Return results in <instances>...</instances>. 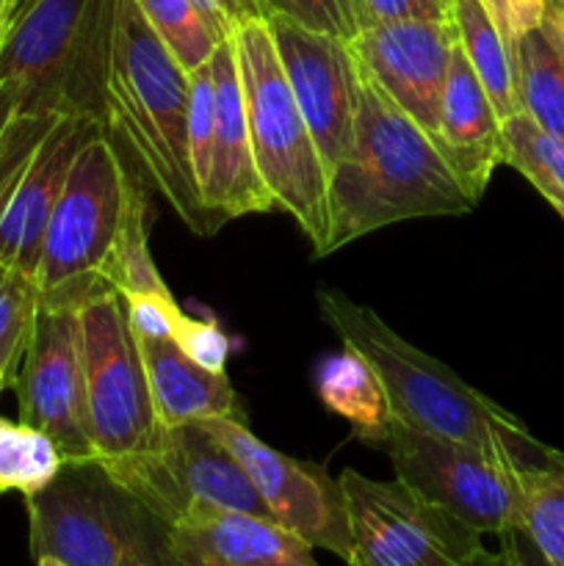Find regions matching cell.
<instances>
[{
  "mask_svg": "<svg viewBox=\"0 0 564 566\" xmlns=\"http://www.w3.org/2000/svg\"><path fill=\"white\" fill-rule=\"evenodd\" d=\"M180 566H321L313 547L271 517L205 509L171 525Z\"/></svg>",
  "mask_w": 564,
  "mask_h": 566,
  "instance_id": "obj_18",
  "label": "cell"
},
{
  "mask_svg": "<svg viewBox=\"0 0 564 566\" xmlns=\"http://www.w3.org/2000/svg\"><path fill=\"white\" fill-rule=\"evenodd\" d=\"M540 31L545 33V39L553 44V50L564 59V0H545Z\"/></svg>",
  "mask_w": 564,
  "mask_h": 566,
  "instance_id": "obj_38",
  "label": "cell"
},
{
  "mask_svg": "<svg viewBox=\"0 0 564 566\" xmlns=\"http://www.w3.org/2000/svg\"><path fill=\"white\" fill-rule=\"evenodd\" d=\"M343 14H346L348 25H352V36L363 28V0H341Z\"/></svg>",
  "mask_w": 564,
  "mask_h": 566,
  "instance_id": "obj_40",
  "label": "cell"
},
{
  "mask_svg": "<svg viewBox=\"0 0 564 566\" xmlns=\"http://www.w3.org/2000/svg\"><path fill=\"white\" fill-rule=\"evenodd\" d=\"M188 75L136 0L116 3L114 48L105 83V127L136 155L155 191L197 235L219 232L188 164Z\"/></svg>",
  "mask_w": 564,
  "mask_h": 566,
  "instance_id": "obj_3",
  "label": "cell"
},
{
  "mask_svg": "<svg viewBox=\"0 0 564 566\" xmlns=\"http://www.w3.org/2000/svg\"><path fill=\"white\" fill-rule=\"evenodd\" d=\"M177 346L188 354L202 368L224 374L227 357H230V337L221 332V326L210 318H194L186 315L180 332L175 337Z\"/></svg>",
  "mask_w": 564,
  "mask_h": 566,
  "instance_id": "obj_32",
  "label": "cell"
},
{
  "mask_svg": "<svg viewBox=\"0 0 564 566\" xmlns=\"http://www.w3.org/2000/svg\"><path fill=\"white\" fill-rule=\"evenodd\" d=\"M318 310L343 346L376 370L396 423L514 464H534L551 451L514 415L404 340L370 307L341 291H318Z\"/></svg>",
  "mask_w": 564,
  "mask_h": 566,
  "instance_id": "obj_2",
  "label": "cell"
},
{
  "mask_svg": "<svg viewBox=\"0 0 564 566\" xmlns=\"http://www.w3.org/2000/svg\"><path fill=\"white\" fill-rule=\"evenodd\" d=\"M114 287L122 296H138V293H153V296H171L169 285L160 276L155 265L153 252L147 241V210H138L122 238L119 254H116Z\"/></svg>",
  "mask_w": 564,
  "mask_h": 566,
  "instance_id": "obj_29",
  "label": "cell"
},
{
  "mask_svg": "<svg viewBox=\"0 0 564 566\" xmlns=\"http://www.w3.org/2000/svg\"><path fill=\"white\" fill-rule=\"evenodd\" d=\"M216 88V133L210 147L208 177L202 182V202L210 219L221 227L232 219L274 210L269 188L258 171L252 136H249L247 103L238 77L232 36L219 42L210 55Z\"/></svg>",
  "mask_w": 564,
  "mask_h": 566,
  "instance_id": "obj_16",
  "label": "cell"
},
{
  "mask_svg": "<svg viewBox=\"0 0 564 566\" xmlns=\"http://www.w3.org/2000/svg\"><path fill=\"white\" fill-rule=\"evenodd\" d=\"M66 457L50 434L22 420L0 418V495L42 492L64 470Z\"/></svg>",
  "mask_w": 564,
  "mask_h": 566,
  "instance_id": "obj_26",
  "label": "cell"
},
{
  "mask_svg": "<svg viewBox=\"0 0 564 566\" xmlns=\"http://www.w3.org/2000/svg\"><path fill=\"white\" fill-rule=\"evenodd\" d=\"M498 539H501V556L506 566H551L523 528L503 531Z\"/></svg>",
  "mask_w": 564,
  "mask_h": 566,
  "instance_id": "obj_37",
  "label": "cell"
},
{
  "mask_svg": "<svg viewBox=\"0 0 564 566\" xmlns=\"http://www.w3.org/2000/svg\"><path fill=\"white\" fill-rule=\"evenodd\" d=\"M81 332L94 462L111 464L149 453L160 446L166 429L155 415L142 346L122 293L108 291L83 304Z\"/></svg>",
  "mask_w": 564,
  "mask_h": 566,
  "instance_id": "obj_8",
  "label": "cell"
},
{
  "mask_svg": "<svg viewBox=\"0 0 564 566\" xmlns=\"http://www.w3.org/2000/svg\"><path fill=\"white\" fill-rule=\"evenodd\" d=\"M453 0H363V28L370 22L404 20H451Z\"/></svg>",
  "mask_w": 564,
  "mask_h": 566,
  "instance_id": "obj_34",
  "label": "cell"
},
{
  "mask_svg": "<svg viewBox=\"0 0 564 566\" xmlns=\"http://www.w3.org/2000/svg\"><path fill=\"white\" fill-rule=\"evenodd\" d=\"M136 3L160 42L180 61L182 70L194 72L202 66L219 42H224V36L210 25L194 0H136Z\"/></svg>",
  "mask_w": 564,
  "mask_h": 566,
  "instance_id": "obj_27",
  "label": "cell"
},
{
  "mask_svg": "<svg viewBox=\"0 0 564 566\" xmlns=\"http://www.w3.org/2000/svg\"><path fill=\"white\" fill-rule=\"evenodd\" d=\"M348 42L365 75L435 136L451 50L457 44L453 20L370 22Z\"/></svg>",
  "mask_w": 564,
  "mask_h": 566,
  "instance_id": "obj_15",
  "label": "cell"
},
{
  "mask_svg": "<svg viewBox=\"0 0 564 566\" xmlns=\"http://www.w3.org/2000/svg\"><path fill=\"white\" fill-rule=\"evenodd\" d=\"M435 138L470 197L481 202L492 171L503 166V125L490 94L470 70L459 39L451 50Z\"/></svg>",
  "mask_w": 564,
  "mask_h": 566,
  "instance_id": "obj_19",
  "label": "cell"
},
{
  "mask_svg": "<svg viewBox=\"0 0 564 566\" xmlns=\"http://www.w3.org/2000/svg\"><path fill=\"white\" fill-rule=\"evenodd\" d=\"M39 310V285L31 274L0 263V374L14 385Z\"/></svg>",
  "mask_w": 564,
  "mask_h": 566,
  "instance_id": "obj_28",
  "label": "cell"
},
{
  "mask_svg": "<svg viewBox=\"0 0 564 566\" xmlns=\"http://www.w3.org/2000/svg\"><path fill=\"white\" fill-rule=\"evenodd\" d=\"M127 307V321L133 332L142 340H175L180 332L186 313L171 296H153V293H138V296H122Z\"/></svg>",
  "mask_w": 564,
  "mask_h": 566,
  "instance_id": "obj_31",
  "label": "cell"
},
{
  "mask_svg": "<svg viewBox=\"0 0 564 566\" xmlns=\"http://www.w3.org/2000/svg\"><path fill=\"white\" fill-rule=\"evenodd\" d=\"M476 566H506V562H503L501 551H498V553H487V556L481 558V562Z\"/></svg>",
  "mask_w": 564,
  "mask_h": 566,
  "instance_id": "obj_41",
  "label": "cell"
},
{
  "mask_svg": "<svg viewBox=\"0 0 564 566\" xmlns=\"http://www.w3.org/2000/svg\"><path fill=\"white\" fill-rule=\"evenodd\" d=\"M36 566H66V564H61V562H55V558H36Z\"/></svg>",
  "mask_w": 564,
  "mask_h": 566,
  "instance_id": "obj_44",
  "label": "cell"
},
{
  "mask_svg": "<svg viewBox=\"0 0 564 566\" xmlns=\"http://www.w3.org/2000/svg\"><path fill=\"white\" fill-rule=\"evenodd\" d=\"M476 205L437 138L363 72L354 142L330 169V221L315 258L398 221L464 216Z\"/></svg>",
  "mask_w": 564,
  "mask_h": 566,
  "instance_id": "obj_1",
  "label": "cell"
},
{
  "mask_svg": "<svg viewBox=\"0 0 564 566\" xmlns=\"http://www.w3.org/2000/svg\"><path fill=\"white\" fill-rule=\"evenodd\" d=\"M20 420L55 440L66 462L94 459L86 415L81 307L39 298L31 340L11 385Z\"/></svg>",
  "mask_w": 564,
  "mask_h": 566,
  "instance_id": "obj_13",
  "label": "cell"
},
{
  "mask_svg": "<svg viewBox=\"0 0 564 566\" xmlns=\"http://www.w3.org/2000/svg\"><path fill=\"white\" fill-rule=\"evenodd\" d=\"M100 127H105L103 122L61 114L48 136L39 142L36 153L20 171L0 210V263L14 265L36 280L44 230L70 175L72 160Z\"/></svg>",
  "mask_w": 564,
  "mask_h": 566,
  "instance_id": "obj_17",
  "label": "cell"
},
{
  "mask_svg": "<svg viewBox=\"0 0 564 566\" xmlns=\"http://www.w3.org/2000/svg\"><path fill=\"white\" fill-rule=\"evenodd\" d=\"M481 6L492 17L509 48H514V42L525 33L536 31L545 11V0H481Z\"/></svg>",
  "mask_w": 564,
  "mask_h": 566,
  "instance_id": "obj_35",
  "label": "cell"
},
{
  "mask_svg": "<svg viewBox=\"0 0 564 566\" xmlns=\"http://www.w3.org/2000/svg\"><path fill=\"white\" fill-rule=\"evenodd\" d=\"M28 3H31V0H9V20H11V17H14V14H20V11L25 9Z\"/></svg>",
  "mask_w": 564,
  "mask_h": 566,
  "instance_id": "obj_43",
  "label": "cell"
},
{
  "mask_svg": "<svg viewBox=\"0 0 564 566\" xmlns=\"http://www.w3.org/2000/svg\"><path fill=\"white\" fill-rule=\"evenodd\" d=\"M138 210H147L142 182L122 160L114 136L100 127L77 149L44 230L39 298L83 307L116 291V254Z\"/></svg>",
  "mask_w": 564,
  "mask_h": 566,
  "instance_id": "obj_4",
  "label": "cell"
},
{
  "mask_svg": "<svg viewBox=\"0 0 564 566\" xmlns=\"http://www.w3.org/2000/svg\"><path fill=\"white\" fill-rule=\"evenodd\" d=\"M501 125L503 166L520 171L564 219V138L542 130L523 111Z\"/></svg>",
  "mask_w": 564,
  "mask_h": 566,
  "instance_id": "obj_25",
  "label": "cell"
},
{
  "mask_svg": "<svg viewBox=\"0 0 564 566\" xmlns=\"http://www.w3.org/2000/svg\"><path fill=\"white\" fill-rule=\"evenodd\" d=\"M315 390H318L321 403L337 418L348 420L354 426V434L368 446L393 423L382 379L359 354L348 348L321 359L315 370Z\"/></svg>",
  "mask_w": 564,
  "mask_h": 566,
  "instance_id": "obj_21",
  "label": "cell"
},
{
  "mask_svg": "<svg viewBox=\"0 0 564 566\" xmlns=\"http://www.w3.org/2000/svg\"><path fill=\"white\" fill-rule=\"evenodd\" d=\"M387 453L396 479L476 534L501 536L520 528L525 464L495 459L479 448L424 434L393 420L374 442Z\"/></svg>",
  "mask_w": 564,
  "mask_h": 566,
  "instance_id": "obj_9",
  "label": "cell"
},
{
  "mask_svg": "<svg viewBox=\"0 0 564 566\" xmlns=\"http://www.w3.org/2000/svg\"><path fill=\"white\" fill-rule=\"evenodd\" d=\"M523 517L520 528L531 536L551 566H564V453L547 451L540 462L520 470Z\"/></svg>",
  "mask_w": 564,
  "mask_h": 566,
  "instance_id": "obj_24",
  "label": "cell"
},
{
  "mask_svg": "<svg viewBox=\"0 0 564 566\" xmlns=\"http://www.w3.org/2000/svg\"><path fill=\"white\" fill-rule=\"evenodd\" d=\"M6 385H9V381H6V376L0 374V392H3V387H6Z\"/></svg>",
  "mask_w": 564,
  "mask_h": 566,
  "instance_id": "obj_45",
  "label": "cell"
},
{
  "mask_svg": "<svg viewBox=\"0 0 564 566\" xmlns=\"http://www.w3.org/2000/svg\"><path fill=\"white\" fill-rule=\"evenodd\" d=\"M269 28L288 86L330 175L332 166L352 149L354 142L363 88L357 55L348 39L313 31L282 14H271Z\"/></svg>",
  "mask_w": 564,
  "mask_h": 566,
  "instance_id": "obj_14",
  "label": "cell"
},
{
  "mask_svg": "<svg viewBox=\"0 0 564 566\" xmlns=\"http://www.w3.org/2000/svg\"><path fill=\"white\" fill-rule=\"evenodd\" d=\"M20 108V97H17V88L0 86V136H3L6 125L11 122V116Z\"/></svg>",
  "mask_w": 564,
  "mask_h": 566,
  "instance_id": "obj_39",
  "label": "cell"
},
{
  "mask_svg": "<svg viewBox=\"0 0 564 566\" xmlns=\"http://www.w3.org/2000/svg\"><path fill=\"white\" fill-rule=\"evenodd\" d=\"M119 0H31L6 25L0 86L20 108L105 125V83Z\"/></svg>",
  "mask_w": 564,
  "mask_h": 566,
  "instance_id": "obj_5",
  "label": "cell"
},
{
  "mask_svg": "<svg viewBox=\"0 0 564 566\" xmlns=\"http://www.w3.org/2000/svg\"><path fill=\"white\" fill-rule=\"evenodd\" d=\"M512 66L520 111L542 130L564 138V59L540 28L514 42Z\"/></svg>",
  "mask_w": 564,
  "mask_h": 566,
  "instance_id": "obj_23",
  "label": "cell"
},
{
  "mask_svg": "<svg viewBox=\"0 0 564 566\" xmlns=\"http://www.w3.org/2000/svg\"><path fill=\"white\" fill-rule=\"evenodd\" d=\"M216 133V88L210 59L188 75V164L197 180L199 197H202V182L208 177L210 147H213Z\"/></svg>",
  "mask_w": 564,
  "mask_h": 566,
  "instance_id": "obj_30",
  "label": "cell"
},
{
  "mask_svg": "<svg viewBox=\"0 0 564 566\" xmlns=\"http://www.w3.org/2000/svg\"><path fill=\"white\" fill-rule=\"evenodd\" d=\"M202 423L247 470L274 523L307 542L313 551L318 547L341 562H352V528L341 479H332L321 464L293 459L265 446L241 418H216Z\"/></svg>",
  "mask_w": 564,
  "mask_h": 566,
  "instance_id": "obj_12",
  "label": "cell"
},
{
  "mask_svg": "<svg viewBox=\"0 0 564 566\" xmlns=\"http://www.w3.org/2000/svg\"><path fill=\"white\" fill-rule=\"evenodd\" d=\"M258 171L271 199L318 252L326 238V175L315 138L282 72L269 20L252 17L232 31Z\"/></svg>",
  "mask_w": 564,
  "mask_h": 566,
  "instance_id": "obj_7",
  "label": "cell"
},
{
  "mask_svg": "<svg viewBox=\"0 0 564 566\" xmlns=\"http://www.w3.org/2000/svg\"><path fill=\"white\" fill-rule=\"evenodd\" d=\"M194 3L199 6V11L208 17L210 25L224 39L232 36L238 22L252 20V17L269 20V11H265L263 0H194Z\"/></svg>",
  "mask_w": 564,
  "mask_h": 566,
  "instance_id": "obj_36",
  "label": "cell"
},
{
  "mask_svg": "<svg viewBox=\"0 0 564 566\" xmlns=\"http://www.w3.org/2000/svg\"><path fill=\"white\" fill-rule=\"evenodd\" d=\"M453 28H457L459 48L468 59L470 70L481 81L484 92L490 94L501 122L520 114L518 83H514L512 48L503 42L501 31L492 17L481 6V0H453L451 11Z\"/></svg>",
  "mask_w": 564,
  "mask_h": 566,
  "instance_id": "obj_22",
  "label": "cell"
},
{
  "mask_svg": "<svg viewBox=\"0 0 564 566\" xmlns=\"http://www.w3.org/2000/svg\"><path fill=\"white\" fill-rule=\"evenodd\" d=\"M103 468L169 525L205 509L269 517L247 470L205 423L171 426L149 453Z\"/></svg>",
  "mask_w": 564,
  "mask_h": 566,
  "instance_id": "obj_11",
  "label": "cell"
},
{
  "mask_svg": "<svg viewBox=\"0 0 564 566\" xmlns=\"http://www.w3.org/2000/svg\"><path fill=\"white\" fill-rule=\"evenodd\" d=\"M33 558L66 566H180L171 525L100 462H66L25 497Z\"/></svg>",
  "mask_w": 564,
  "mask_h": 566,
  "instance_id": "obj_6",
  "label": "cell"
},
{
  "mask_svg": "<svg viewBox=\"0 0 564 566\" xmlns=\"http://www.w3.org/2000/svg\"><path fill=\"white\" fill-rule=\"evenodd\" d=\"M352 528L348 566H476L481 534L437 509L401 481L341 473Z\"/></svg>",
  "mask_w": 564,
  "mask_h": 566,
  "instance_id": "obj_10",
  "label": "cell"
},
{
  "mask_svg": "<svg viewBox=\"0 0 564 566\" xmlns=\"http://www.w3.org/2000/svg\"><path fill=\"white\" fill-rule=\"evenodd\" d=\"M144 368L160 426L202 423L216 418H241L238 396L227 374L194 363L175 340H142Z\"/></svg>",
  "mask_w": 564,
  "mask_h": 566,
  "instance_id": "obj_20",
  "label": "cell"
},
{
  "mask_svg": "<svg viewBox=\"0 0 564 566\" xmlns=\"http://www.w3.org/2000/svg\"><path fill=\"white\" fill-rule=\"evenodd\" d=\"M263 6L269 17L282 14L288 20L313 28V31L352 39V25L343 14L341 0H263Z\"/></svg>",
  "mask_w": 564,
  "mask_h": 566,
  "instance_id": "obj_33",
  "label": "cell"
},
{
  "mask_svg": "<svg viewBox=\"0 0 564 566\" xmlns=\"http://www.w3.org/2000/svg\"><path fill=\"white\" fill-rule=\"evenodd\" d=\"M6 25H9V0H0V42H3Z\"/></svg>",
  "mask_w": 564,
  "mask_h": 566,
  "instance_id": "obj_42",
  "label": "cell"
}]
</instances>
